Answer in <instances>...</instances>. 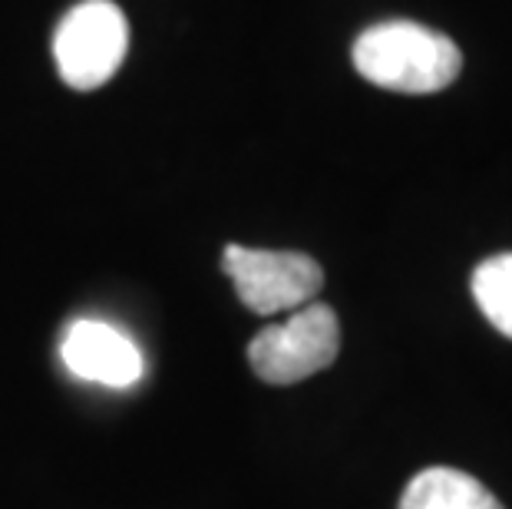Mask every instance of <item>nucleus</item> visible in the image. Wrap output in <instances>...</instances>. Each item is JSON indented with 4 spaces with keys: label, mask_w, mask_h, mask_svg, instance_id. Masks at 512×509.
Masks as SVG:
<instances>
[{
    "label": "nucleus",
    "mask_w": 512,
    "mask_h": 509,
    "mask_svg": "<svg viewBox=\"0 0 512 509\" xmlns=\"http://www.w3.org/2000/svg\"><path fill=\"white\" fill-rule=\"evenodd\" d=\"M351 60L367 83L410 96L440 93L453 86L463 70L460 47L440 30L413 20H384L367 27L354 40Z\"/></svg>",
    "instance_id": "obj_1"
},
{
    "label": "nucleus",
    "mask_w": 512,
    "mask_h": 509,
    "mask_svg": "<svg viewBox=\"0 0 512 509\" xmlns=\"http://www.w3.org/2000/svg\"><path fill=\"white\" fill-rule=\"evenodd\" d=\"M341 351V321L331 305L311 301L281 324L261 328L248 344V364L265 384L288 387L328 371Z\"/></svg>",
    "instance_id": "obj_2"
},
{
    "label": "nucleus",
    "mask_w": 512,
    "mask_h": 509,
    "mask_svg": "<svg viewBox=\"0 0 512 509\" xmlns=\"http://www.w3.org/2000/svg\"><path fill=\"white\" fill-rule=\"evenodd\" d=\"M129 50L126 14L113 0H83L67 10L53 34V60L67 86L96 90L110 83Z\"/></svg>",
    "instance_id": "obj_3"
},
{
    "label": "nucleus",
    "mask_w": 512,
    "mask_h": 509,
    "mask_svg": "<svg viewBox=\"0 0 512 509\" xmlns=\"http://www.w3.org/2000/svg\"><path fill=\"white\" fill-rule=\"evenodd\" d=\"M222 272L255 314H281L311 305L324 288V272L304 252H271V248L228 245L222 252Z\"/></svg>",
    "instance_id": "obj_4"
},
{
    "label": "nucleus",
    "mask_w": 512,
    "mask_h": 509,
    "mask_svg": "<svg viewBox=\"0 0 512 509\" xmlns=\"http://www.w3.org/2000/svg\"><path fill=\"white\" fill-rule=\"evenodd\" d=\"M60 357L67 371L103 387H133L143 377V351L136 341L106 321H73L60 341Z\"/></svg>",
    "instance_id": "obj_5"
},
{
    "label": "nucleus",
    "mask_w": 512,
    "mask_h": 509,
    "mask_svg": "<svg viewBox=\"0 0 512 509\" xmlns=\"http://www.w3.org/2000/svg\"><path fill=\"white\" fill-rule=\"evenodd\" d=\"M397 509H506L476 476L453 467H430L407 483Z\"/></svg>",
    "instance_id": "obj_6"
},
{
    "label": "nucleus",
    "mask_w": 512,
    "mask_h": 509,
    "mask_svg": "<svg viewBox=\"0 0 512 509\" xmlns=\"http://www.w3.org/2000/svg\"><path fill=\"white\" fill-rule=\"evenodd\" d=\"M473 298L486 321L512 341V252L493 255L476 265Z\"/></svg>",
    "instance_id": "obj_7"
}]
</instances>
